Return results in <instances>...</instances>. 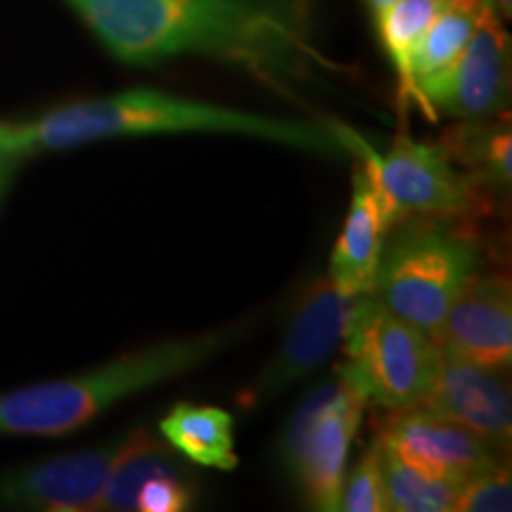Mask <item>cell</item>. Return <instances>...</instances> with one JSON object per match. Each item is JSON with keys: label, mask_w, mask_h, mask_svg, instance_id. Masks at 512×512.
<instances>
[{"label": "cell", "mask_w": 512, "mask_h": 512, "mask_svg": "<svg viewBox=\"0 0 512 512\" xmlns=\"http://www.w3.org/2000/svg\"><path fill=\"white\" fill-rule=\"evenodd\" d=\"M439 347L489 368H510L512 294L503 275L475 271L460 287L441 325Z\"/></svg>", "instance_id": "4fadbf2b"}, {"label": "cell", "mask_w": 512, "mask_h": 512, "mask_svg": "<svg viewBox=\"0 0 512 512\" xmlns=\"http://www.w3.org/2000/svg\"><path fill=\"white\" fill-rule=\"evenodd\" d=\"M441 3L444 0H396L375 15L377 34L399 74L403 100H418L413 86V57L422 34L441 10Z\"/></svg>", "instance_id": "d6986e66"}, {"label": "cell", "mask_w": 512, "mask_h": 512, "mask_svg": "<svg viewBox=\"0 0 512 512\" xmlns=\"http://www.w3.org/2000/svg\"><path fill=\"white\" fill-rule=\"evenodd\" d=\"M197 479L192 475L150 479L138 494V512H181L195 508Z\"/></svg>", "instance_id": "7402d4cb"}, {"label": "cell", "mask_w": 512, "mask_h": 512, "mask_svg": "<svg viewBox=\"0 0 512 512\" xmlns=\"http://www.w3.org/2000/svg\"><path fill=\"white\" fill-rule=\"evenodd\" d=\"M394 3H396V0H366V5L370 8V12H373V15H377V12L389 8V5H394Z\"/></svg>", "instance_id": "d4e9b609"}, {"label": "cell", "mask_w": 512, "mask_h": 512, "mask_svg": "<svg viewBox=\"0 0 512 512\" xmlns=\"http://www.w3.org/2000/svg\"><path fill=\"white\" fill-rule=\"evenodd\" d=\"M235 422L233 415L214 406L178 403L159 420V434L178 456L202 467L235 470Z\"/></svg>", "instance_id": "2e32d148"}, {"label": "cell", "mask_w": 512, "mask_h": 512, "mask_svg": "<svg viewBox=\"0 0 512 512\" xmlns=\"http://www.w3.org/2000/svg\"><path fill=\"white\" fill-rule=\"evenodd\" d=\"M508 88L510 38L494 8H486L456 60L441 74L420 83L418 102L430 117L444 112L463 121H482L503 112Z\"/></svg>", "instance_id": "ba28073f"}, {"label": "cell", "mask_w": 512, "mask_h": 512, "mask_svg": "<svg viewBox=\"0 0 512 512\" xmlns=\"http://www.w3.org/2000/svg\"><path fill=\"white\" fill-rule=\"evenodd\" d=\"M368 401L342 377L318 384L304 396L280 439V456L306 503L339 510L351 439Z\"/></svg>", "instance_id": "8992f818"}, {"label": "cell", "mask_w": 512, "mask_h": 512, "mask_svg": "<svg viewBox=\"0 0 512 512\" xmlns=\"http://www.w3.org/2000/svg\"><path fill=\"white\" fill-rule=\"evenodd\" d=\"M337 377L368 403L406 411L425 403L439 366V344L389 311L375 294L356 299L344 330Z\"/></svg>", "instance_id": "5b68a950"}, {"label": "cell", "mask_w": 512, "mask_h": 512, "mask_svg": "<svg viewBox=\"0 0 512 512\" xmlns=\"http://www.w3.org/2000/svg\"><path fill=\"white\" fill-rule=\"evenodd\" d=\"M380 439L408 465L458 482L503 465L496 446L425 406L399 411L384 425Z\"/></svg>", "instance_id": "30bf717a"}, {"label": "cell", "mask_w": 512, "mask_h": 512, "mask_svg": "<svg viewBox=\"0 0 512 512\" xmlns=\"http://www.w3.org/2000/svg\"><path fill=\"white\" fill-rule=\"evenodd\" d=\"M356 299L330 278L313 280L294 306L278 354L254 384V399H271L323 366L342 344Z\"/></svg>", "instance_id": "9c48e42d"}, {"label": "cell", "mask_w": 512, "mask_h": 512, "mask_svg": "<svg viewBox=\"0 0 512 512\" xmlns=\"http://www.w3.org/2000/svg\"><path fill=\"white\" fill-rule=\"evenodd\" d=\"M425 408L444 415L489 441L498 451L510 446L512 401L501 370L439 347V366Z\"/></svg>", "instance_id": "8fae6325"}, {"label": "cell", "mask_w": 512, "mask_h": 512, "mask_svg": "<svg viewBox=\"0 0 512 512\" xmlns=\"http://www.w3.org/2000/svg\"><path fill=\"white\" fill-rule=\"evenodd\" d=\"M389 230L392 228L384 214L380 190L368 166H361L354 171L349 216L330 259L328 278L339 290L354 297L373 294L377 266H380L384 238Z\"/></svg>", "instance_id": "5bb4252c"}, {"label": "cell", "mask_w": 512, "mask_h": 512, "mask_svg": "<svg viewBox=\"0 0 512 512\" xmlns=\"http://www.w3.org/2000/svg\"><path fill=\"white\" fill-rule=\"evenodd\" d=\"M22 159L24 157H19L17 152L8 150V147L0 143V197H3V192H5V188H8L10 178L17 171V166Z\"/></svg>", "instance_id": "603a6c76"}, {"label": "cell", "mask_w": 512, "mask_h": 512, "mask_svg": "<svg viewBox=\"0 0 512 512\" xmlns=\"http://www.w3.org/2000/svg\"><path fill=\"white\" fill-rule=\"evenodd\" d=\"M235 337H238L235 330H216L166 339L114 358L88 373L0 394V434H17V437L72 434L128 396L147 392L157 384L202 368Z\"/></svg>", "instance_id": "3957f363"}, {"label": "cell", "mask_w": 512, "mask_h": 512, "mask_svg": "<svg viewBox=\"0 0 512 512\" xmlns=\"http://www.w3.org/2000/svg\"><path fill=\"white\" fill-rule=\"evenodd\" d=\"M384 242L373 294L396 316L439 342L465 280L479 268L475 242L437 219H406Z\"/></svg>", "instance_id": "277c9868"}, {"label": "cell", "mask_w": 512, "mask_h": 512, "mask_svg": "<svg viewBox=\"0 0 512 512\" xmlns=\"http://www.w3.org/2000/svg\"><path fill=\"white\" fill-rule=\"evenodd\" d=\"M377 458L387 489L389 510L399 512H451L456 508L458 479L427 475L418 467L401 460L384 441L377 437Z\"/></svg>", "instance_id": "e0dca14e"}, {"label": "cell", "mask_w": 512, "mask_h": 512, "mask_svg": "<svg viewBox=\"0 0 512 512\" xmlns=\"http://www.w3.org/2000/svg\"><path fill=\"white\" fill-rule=\"evenodd\" d=\"M119 441L12 472L0 479V501L57 512L100 510Z\"/></svg>", "instance_id": "7c38bea8"}, {"label": "cell", "mask_w": 512, "mask_h": 512, "mask_svg": "<svg viewBox=\"0 0 512 512\" xmlns=\"http://www.w3.org/2000/svg\"><path fill=\"white\" fill-rule=\"evenodd\" d=\"M102 46L150 67L178 55L240 64L275 86L311 83L332 64L313 43L311 0H67Z\"/></svg>", "instance_id": "6da1fadb"}, {"label": "cell", "mask_w": 512, "mask_h": 512, "mask_svg": "<svg viewBox=\"0 0 512 512\" xmlns=\"http://www.w3.org/2000/svg\"><path fill=\"white\" fill-rule=\"evenodd\" d=\"M510 472L503 465L491 470L475 472L465 477L458 486L456 508L458 512H501L512 508Z\"/></svg>", "instance_id": "44dd1931"}, {"label": "cell", "mask_w": 512, "mask_h": 512, "mask_svg": "<svg viewBox=\"0 0 512 512\" xmlns=\"http://www.w3.org/2000/svg\"><path fill=\"white\" fill-rule=\"evenodd\" d=\"M512 138L508 126H489L482 121L458 126L444 138V150L479 185L510 188L512 178Z\"/></svg>", "instance_id": "ac0fdd59"}, {"label": "cell", "mask_w": 512, "mask_h": 512, "mask_svg": "<svg viewBox=\"0 0 512 512\" xmlns=\"http://www.w3.org/2000/svg\"><path fill=\"white\" fill-rule=\"evenodd\" d=\"M344 147L361 152L380 190L389 228L406 219H446L470 214L479 202L477 181L460 171L444 145L396 138L387 155H377L363 138L347 128H335Z\"/></svg>", "instance_id": "52a82bcc"}, {"label": "cell", "mask_w": 512, "mask_h": 512, "mask_svg": "<svg viewBox=\"0 0 512 512\" xmlns=\"http://www.w3.org/2000/svg\"><path fill=\"white\" fill-rule=\"evenodd\" d=\"M486 3L494 8V12L498 17H510V8H512V0H486Z\"/></svg>", "instance_id": "cb8c5ba5"}, {"label": "cell", "mask_w": 512, "mask_h": 512, "mask_svg": "<svg viewBox=\"0 0 512 512\" xmlns=\"http://www.w3.org/2000/svg\"><path fill=\"white\" fill-rule=\"evenodd\" d=\"M190 475L178 453L145 427L121 437L114 453L110 477H107L102 508L119 512H136L140 489L157 477Z\"/></svg>", "instance_id": "9a60e30c"}, {"label": "cell", "mask_w": 512, "mask_h": 512, "mask_svg": "<svg viewBox=\"0 0 512 512\" xmlns=\"http://www.w3.org/2000/svg\"><path fill=\"white\" fill-rule=\"evenodd\" d=\"M339 510L347 512H384L389 510L387 489L377 458V446L373 444L363 453L361 460L344 477L342 494H339Z\"/></svg>", "instance_id": "ffe728a7"}, {"label": "cell", "mask_w": 512, "mask_h": 512, "mask_svg": "<svg viewBox=\"0 0 512 512\" xmlns=\"http://www.w3.org/2000/svg\"><path fill=\"white\" fill-rule=\"evenodd\" d=\"M157 133H235L264 138L297 150L342 155L347 147L335 131L207 105L157 91H126L83 100L24 124H0V143L19 157L69 150L98 140L157 136Z\"/></svg>", "instance_id": "7a4b0ae2"}]
</instances>
